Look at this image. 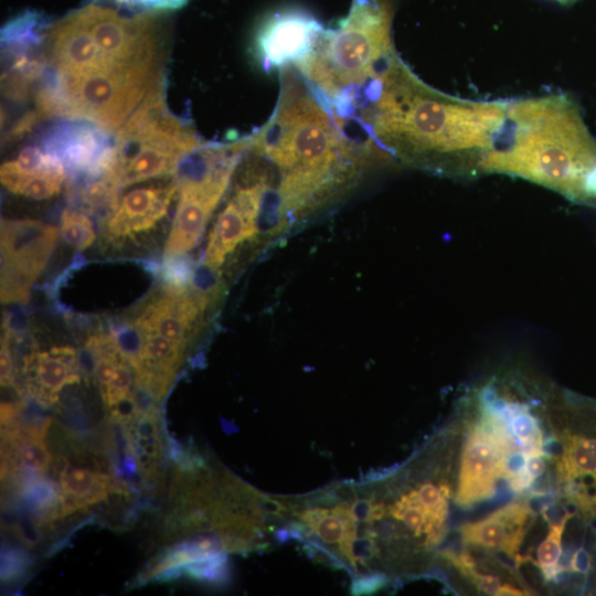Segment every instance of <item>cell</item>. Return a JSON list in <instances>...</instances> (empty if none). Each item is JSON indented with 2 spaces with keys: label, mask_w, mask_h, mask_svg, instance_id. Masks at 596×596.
Instances as JSON below:
<instances>
[{
  "label": "cell",
  "mask_w": 596,
  "mask_h": 596,
  "mask_svg": "<svg viewBox=\"0 0 596 596\" xmlns=\"http://www.w3.org/2000/svg\"><path fill=\"white\" fill-rule=\"evenodd\" d=\"M213 297L210 290L192 284L174 286L166 283L138 308L128 323L187 345Z\"/></svg>",
  "instance_id": "obj_8"
},
{
  "label": "cell",
  "mask_w": 596,
  "mask_h": 596,
  "mask_svg": "<svg viewBox=\"0 0 596 596\" xmlns=\"http://www.w3.org/2000/svg\"><path fill=\"white\" fill-rule=\"evenodd\" d=\"M392 12L384 0H352L336 29L323 31L310 56L297 68L307 83L342 118L361 89L395 52Z\"/></svg>",
  "instance_id": "obj_3"
},
{
  "label": "cell",
  "mask_w": 596,
  "mask_h": 596,
  "mask_svg": "<svg viewBox=\"0 0 596 596\" xmlns=\"http://www.w3.org/2000/svg\"><path fill=\"white\" fill-rule=\"evenodd\" d=\"M46 20L33 11L24 12L1 29V46L6 57L17 55H33L45 41L47 33Z\"/></svg>",
  "instance_id": "obj_20"
},
{
  "label": "cell",
  "mask_w": 596,
  "mask_h": 596,
  "mask_svg": "<svg viewBox=\"0 0 596 596\" xmlns=\"http://www.w3.org/2000/svg\"><path fill=\"white\" fill-rule=\"evenodd\" d=\"M573 513L566 510L560 521L550 523L545 539L538 546L536 563L547 579L554 578L565 570L558 564L562 555V536Z\"/></svg>",
  "instance_id": "obj_22"
},
{
  "label": "cell",
  "mask_w": 596,
  "mask_h": 596,
  "mask_svg": "<svg viewBox=\"0 0 596 596\" xmlns=\"http://www.w3.org/2000/svg\"><path fill=\"white\" fill-rule=\"evenodd\" d=\"M519 177L566 199L596 205V141L564 94L509 100L482 174Z\"/></svg>",
  "instance_id": "obj_2"
},
{
  "label": "cell",
  "mask_w": 596,
  "mask_h": 596,
  "mask_svg": "<svg viewBox=\"0 0 596 596\" xmlns=\"http://www.w3.org/2000/svg\"><path fill=\"white\" fill-rule=\"evenodd\" d=\"M4 332L1 338V385L4 387L11 386L14 382L13 355L11 349L12 332L8 324L3 326Z\"/></svg>",
  "instance_id": "obj_25"
},
{
  "label": "cell",
  "mask_w": 596,
  "mask_h": 596,
  "mask_svg": "<svg viewBox=\"0 0 596 596\" xmlns=\"http://www.w3.org/2000/svg\"><path fill=\"white\" fill-rule=\"evenodd\" d=\"M350 118L372 145L406 163L456 178L482 174L500 132L507 100H471L441 93L421 81L394 52L361 89Z\"/></svg>",
  "instance_id": "obj_1"
},
{
  "label": "cell",
  "mask_w": 596,
  "mask_h": 596,
  "mask_svg": "<svg viewBox=\"0 0 596 596\" xmlns=\"http://www.w3.org/2000/svg\"><path fill=\"white\" fill-rule=\"evenodd\" d=\"M503 454L501 443L486 422L471 428L461 453L457 504L468 507L494 493L497 480L502 478Z\"/></svg>",
  "instance_id": "obj_12"
},
{
  "label": "cell",
  "mask_w": 596,
  "mask_h": 596,
  "mask_svg": "<svg viewBox=\"0 0 596 596\" xmlns=\"http://www.w3.org/2000/svg\"><path fill=\"white\" fill-rule=\"evenodd\" d=\"M267 189V178L262 175L240 187L219 213L204 253L203 263L210 270L221 267L228 254L255 235Z\"/></svg>",
  "instance_id": "obj_11"
},
{
  "label": "cell",
  "mask_w": 596,
  "mask_h": 596,
  "mask_svg": "<svg viewBox=\"0 0 596 596\" xmlns=\"http://www.w3.org/2000/svg\"><path fill=\"white\" fill-rule=\"evenodd\" d=\"M201 142L193 129L167 108L161 82L117 131L111 172L121 189L173 174L182 158Z\"/></svg>",
  "instance_id": "obj_4"
},
{
  "label": "cell",
  "mask_w": 596,
  "mask_h": 596,
  "mask_svg": "<svg viewBox=\"0 0 596 596\" xmlns=\"http://www.w3.org/2000/svg\"><path fill=\"white\" fill-rule=\"evenodd\" d=\"M557 472L576 504L585 511L592 510L596 505V437L567 436Z\"/></svg>",
  "instance_id": "obj_17"
},
{
  "label": "cell",
  "mask_w": 596,
  "mask_h": 596,
  "mask_svg": "<svg viewBox=\"0 0 596 596\" xmlns=\"http://www.w3.org/2000/svg\"><path fill=\"white\" fill-rule=\"evenodd\" d=\"M188 0H131V4L143 7L148 10H175L183 7Z\"/></svg>",
  "instance_id": "obj_29"
},
{
  "label": "cell",
  "mask_w": 596,
  "mask_h": 596,
  "mask_svg": "<svg viewBox=\"0 0 596 596\" xmlns=\"http://www.w3.org/2000/svg\"><path fill=\"white\" fill-rule=\"evenodd\" d=\"M546 454L543 451H535L526 454L525 458V471L528 475L535 480L540 476H542L545 471L546 465L544 460V456Z\"/></svg>",
  "instance_id": "obj_27"
},
{
  "label": "cell",
  "mask_w": 596,
  "mask_h": 596,
  "mask_svg": "<svg viewBox=\"0 0 596 596\" xmlns=\"http://www.w3.org/2000/svg\"><path fill=\"white\" fill-rule=\"evenodd\" d=\"M497 595H502V596H521V595H528V593H524L523 590H521L520 588H517L514 587L513 585H510V584H507V583H502V585L500 586Z\"/></svg>",
  "instance_id": "obj_30"
},
{
  "label": "cell",
  "mask_w": 596,
  "mask_h": 596,
  "mask_svg": "<svg viewBox=\"0 0 596 596\" xmlns=\"http://www.w3.org/2000/svg\"><path fill=\"white\" fill-rule=\"evenodd\" d=\"M60 228L39 220L1 221V301L24 302L53 252Z\"/></svg>",
  "instance_id": "obj_6"
},
{
  "label": "cell",
  "mask_w": 596,
  "mask_h": 596,
  "mask_svg": "<svg viewBox=\"0 0 596 596\" xmlns=\"http://www.w3.org/2000/svg\"><path fill=\"white\" fill-rule=\"evenodd\" d=\"M466 577L475 584L479 592L488 595H497L500 586L502 585L500 579L490 574H481L475 570L470 571Z\"/></svg>",
  "instance_id": "obj_26"
},
{
  "label": "cell",
  "mask_w": 596,
  "mask_h": 596,
  "mask_svg": "<svg viewBox=\"0 0 596 596\" xmlns=\"http://www.w3.org/2000/svg\"><path fill=\"white\" fill-rule=\"evenodd\" d=\"M532 510L529 504H507L482 520L465 523L459 533L465 543L503 552L517 558Z\"/></svg>",
  "instance_id": "obj_16"
},
{
  "label": "cell",
  "mask_w": 596,
  "mask_h": 596,
  "mask_svg": "<svg viewBox=\"0 0 596 596\" xmlns=\"http://www.w3.org/2000/svg\"><path fill=\"white\" fill-rule=\"evenodd\" d=\"M111 134L92 120L64 117L42 132L40 147L63 163L73 181L95 178L115 164Z\"/></svg>",
  "instance_id": "obj_7"
},
{
  "label": "cell",
  "mask_w": 596,
  "mask_h": 596,
  "mask_svg": "<svg viewBox=\"0 0 596 596\" xmlns=\"http://www.w3.org/2000/svg\"><path fill=\"white\" fill-rule=\"evenodd\" d=\"M46 62L66 78H79L109 66L78 10L49 28Z\"/></svg>",
  "instance_id": "obj_13"
},
{
  "label": "cell",
  "mask_w": 596,
  "mask_h": 596,
  "mask_svg": "<svg viewBox=\"0 0 596 596\" xmlns=\"http://www.w3.org/2000/svg\"><path fill=\"white\" fill-rule=\"evenodd\" d=\"M8 435L19 466L36 472H43L50 467L52 456L42 438L31 437L13 428Z\"/></svg>",
  "instance_id": "obj_23"
},
{
  "label": "cell",
  "mask_w": 596,
  "mask_h": 596,
  "mask_svg": "<svg viewBox=\"0 0 596 596\" xmlns=\"http://www.w3.org/2000/svg\"><path fill=\"white\" fill-rule=\"evenodd\" d=\"M590 567L592 561L589 553L584 547L577 549L570 560V571L581 574H587Z\"/></svg>",
  "instance_id": "obj_28"
},
{
  "label": "cell",
  "mask_w": 596,
  "mask_h": 596,
  "mask_svg": "<svg viewBox=\"0 0 596 596\" xmlns=\"http://www.w3.org/2000/svg\"><path fill=\"white\" fill-rule=\"evenodd\" d=\"M231 177L230 172H214L173 179L179 191V202L166 242L164 259L183 256L198 244Z\"/></svg>",
  "instance_id": "obj_9"
},
{
  "label": "cell",
  "mask_w": 596,
  "mask_h": 596,
  "mask_svg": "<svg viewBox=\"0 0 596 596\" xmlns=\"http://www.w3.org/2000/svg\"><path fill=\"white\" fill-rule=\"evenodd\" d=\"M79 359L70 345L52 347L47 351H33L23 359V373L30 395L42 404H53L60 391L79 382Z\"/></svg>",
  "instance_id": "obj_15"
},
{
  "label": "cell",
  "mask_w": 596,
  "mask_h": 596,
  "mask_svg": "<svg viewBox=\"0 0 596 596\" xmlns=\"http://www.w3.org/2000/svg\"><path fill=\"white\" fill-rule=\"evenodd\" d=\"M323 31L324 26L305 11L274 13L256 33L255 55L267 71L297 67L310 56Z\"/></svg>",
  "instance_id": "obj_10"
},
{
  "label": "cell",
  "mask_w": 596,
  "mask_h": 596,
  "mask_svg": "<svg viewBox=\"0 0 596 596\" xmlns=\"http://www.w3.org/2000/svg\"><path fill=\"white\" fill-rule=\"evenodd\" d=\"M115 485L110 477L66 465L60 471V515L64 517L104 500Z\"/></svg>",
  "instance_id": "obj_18"
},
{
  "label": "cell",
  "mask_w": 596,
  "mask_h": 596,
  "mask_svg": "<svg viewBox=\"0 0 596 596\" xmlns=\"http://www.w3.org/2000/svg\"><path fill=\"white\" fill-rule=\"evenodd\" d=\"M66 175L57 159L40 169L20 171L3 163L0 170L1 183L9 191L33 200H45L60 193Z\"/></svg>",
  "instance_id": "obj_19"
},
{
  "label": "cell",
  "mask_w": 596,
  "mask_h": 596,
  "mask_svg": "<svg viewBox=\"0 0 596 596\" xmlns=\"http://www.w3.org/2000/svg\"><path fill=\"white\" fill-rule=\"evenodd\" d=\"M64 79L67 117L92 120L110 132H117L148 92L162 82L159 66L114 67Z\"/></svg>",
  "instance_id": "obj_5"
},
{
  "label": "cell",
  "mask_w": 596,
  "mask_h": 596,
  "mask_svg": "<svg viewBox=\"0 0 596 596\" xmlns=\"http://www.w3.org/2000/svg\"><path fill=\"white\" fill-rule=\"evenodd\" d=\"M178 191L175 182L146 185L124 194L105 217L103 236L118 243L153 228L168 213Z\"/></svg>",
  "instance_id": "obj_14"
},
{
  "label": "cell",
  "mask_w": 596,
  "mask_h": 596,
  "mask_svg": "<svg viewBox=\"0 0 596 596\" xmlns=\"http://www.w3.org/2000/svg\"><path fill=\"white\" fill-rule=\"evenodd\" d=\"M60 233L68 245L79 251L88 248L96 237L92 220L84 212L70 207L62 212Z\"/></svg>",
  "instance_id": "obj_24"
},
{
  "label": "cell",
  "mask_w": 596,
  "mask_h": 596,
  "mask_svg": "<svg viewBox=\"0 0 596 596\" xmlns=\"http://www.w3.org/2000/svg\"><path fill=\"white\" fill-rule=\"evenodd\" d=\"M79 181L77 198L81 204L91 213L105 212L108 216L117 206L121 190L113 172Z\"/></svg>",
  "instance_id": "obj_21"
}]
</instances>
